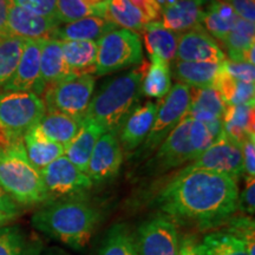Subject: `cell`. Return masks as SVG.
<instances>
[{
    "instance_id": "10",
    "label": "cell",
    "mask_w": 255,
    "mask_h": 255,
    "mask_svg": "<svg viewBox=\"0 0 255 255\" xmlns=\"http://www.w3.org/2000/svg\"><path fill=\"white\" fill-rule=\"evenodd\" d=\"M49 202L68 199H81L94 187L85 173L79 170L65 155L41 169Z\"/></svg>"
},
{
    "instance_id": "21",
    "label": "cell",
    "mask_w": 255,
    "mask_h": 255,
    "mask_svg": "<svg viewBox=\"0 0 255 255\" xmlns=\"http://www.w3.org/2000/svg\"><path fill=\"white\" fill-rule=\"evenodd\" d=\"M226 104L214 87L191 88L187 116L200 122L223 120Z\"/></svg>"
},
{
    "instance_id": "27",
    "label": "cell",
    "mask_w": 255,
    "mask_h": 255,
    "mask_svg": "<svg viewBox=\"0 0 255 255\" xmlns=\"http://www.w3.org/2000/svg\"><path fill=\"white\" fill-rule=\"evenodd\" d=\"M254 102L240 105H226L223 129L233 141L242 144L245 139L255 135Z\"/></svg>"
},
{
    "instance_id": "25",
    "label": "cell",
    "mask_w": 255,
    "mask_h": 255,
    "mask_svg": "<svg viewBox=\"0 0 255 255\" xmlns=\"http://www.w3.org/2000/svg\"><path fill=\"white\" fill-rule=\"evenodd\" d=\"M103 129L91 121H83L81 129L72 141L65 146V155L69 161L79 170L87 174L89 161L100 137L103 135Z\"/></svg>"
},
{
    "instance_id": "8",
    "label": "cell",
    "mask_w": 255,
    "mask_h": 255,
    "mask_svg": "<svg viewBox=\"0 0 255 255\" xmlns=\"http://www.w3.org/2000/svg\"><path fill=\"white\" fill-rule=\"evenodd\" d=\"M46 113L45 104L33 92L9 91L0 94V126L15 138L23 139Z\"/></svg>"
},
{
    "instance_id": "29",
    "label": "cell",
    "mask_w": 255,
    "mask_h": 255,
    "mask_svg": "<svg viewBox=\"0 0 255 255\" xmlns=\"http://www.w3.org/2000/svg\"><path fill=\"white\" fill-rule=\"evenodd\" d=\"M221 64L176 60L173 65L174 77L181 84L193 88L214 87Z\"/></svg>"
},
{
    "instance_id": "42",
    "label": "cell",
    "mask_w": 255,
    "mask_h": 255,
    "mask_svg": "<svg viewBox=\"0 0 255 255\" xmlns=\"http://www.w3.org/2000/svg\"><path fill=\"white\" fill-rule=\"evenodd\" d=\"M238 212L253 216L255 212V177H246V186L239 194Z\"/></svg>"
},
{
    "instance_id": "19",
    "label": "cell",
    "mask_w": 255,
    "mask_h": 255,
    "mask_svg": "<svg viewBox=\"0 0 255 255\" xmlns=\"http://www.w3.org/2000/svg\"><path fill=\"white\" fill-rule=\"evenodd\" d=\"M205 0H171L162 6V25L175 33H182L201 25Z\"/></svg>"
},
{
    "instance_id": "34",
    "label": "cell",
    "mask_w": 255,
    "mask_h": 255,
    "mask_svg": "<svg viewBox=\"0 0 255 255\" xmlns=\"http://www.w3.org/2000/svg\"><path fill=\"white\" fill-rule=\"evenodd\" d=\"M214 88L219 91L226 105H240L254 102V84L244 83L232 77L225 69L220 68Z\"/></svg>"
},
{
    "instance_id": "12",
    "label": "cell",
    "mask_w": 255,
    "mask_h": 255,
    "mask_svg": "<svg viewBox=\"0 0 255 255\" xmlns=\"http://www.w3.org/2000/svg\"><path fill=\"white\" fill-rule=\"evenodd\" d=\"M182 171L209 170L228 175L239 182L244 176V159L241 144L233 141L223 132L209 148L193 162L188 163Z\"/></svg>"
},
{
    "instance_id": "13",
    "label": "cell",
    "mask_w": 255,
    "mask_h": 255,
    "mask_svg": "<svg viewBox=\"0 0 255 255\" xmlns=\"http://www.w3.org/2000/svg\"><path fill=\"white\" fill-rule=\"evenodd\" d=\"M123 163V150L116 133L104 132L96 143L89 161L87 175L92 184L113 180Z\"/></svg>"
},
{
    "instance_id": "26",
    "label": "cell",
    "mask_w": 255,
    "mask_h": 255,
    "mask_svg": "<svg viewBox=\"0 0 255 255\" xmlns=\"http://www.w3.org/2000/svg\"><path fill=\"white\" fill-rule=\"evenodd\" d=\"M144 43L150 58H157L170 64L176 57L178 33L168 30L161 21H151L145 25Z\"/></svg>"
},
{
    "instance_id": "30",
    "label": "cell",
    "mask_w": 255,
    "mask_h": 255,
    "mask_svg": "<svg viewBox=\"0 0 255 255\" xmlns=\"http://www.w3.org/2000/svg\"><path fill=\"white\" fill-rule=\"evenodd\" d=\"M62 50L68 66L76 75L95 72L97 43L89 40H60Z\"/></svg>"
},
{
    "instance_id": "41",
    "label": "cell",
    "mask_w": 255,
    "mask_h": 255,
    "mask_svg": "<svg viewBox=\"0 0 255 255\" xmlns=\"http://www.w3.org/2000/svg\"><path fill=\"white\" fill-rule=\"evenodd\" d=\"M221 65L222 68L232 76V77L237 78L238 81L254 84V81H255L254 65H251V64L244 63V62H233V60H227V59H226L225 62H222Z\"/></svg>"
},
{
    "instance_id": "11",
    "label": "cell",
    "mask_w": 255,
    "mask_h": 255,
    "mask_svg": "<svg viewBox=\"0 0 255 255\" xmlns=\"http://www.w3.org/2000/svg\"><path fill=\"white\" fill-rule=\"evenodd\" d=\"M135 240L138 255H177L180 247L178 226L159 213L139 225Z\"/></svg>"
},
{
    "instance_id": "5",
    "label": "cell",
    "mask_w": 255,
    "mask_h": 255,
    "mask_svg": "<svg viewBox=\"0 0 255 255\" xmlns=\"http://www.w3.org/2000/svg\"><path fill=\"white\" fill-rule=\"evenodd\" d=\"M214 142L215 138L205 123L186 115L157 148L155 157L148 165L149 171L167 173L190 163Z\"/></svg>"
},
{
    "instance_id": "44",
    "label": "cell",
    "mask_w": 255,
    "mask_h": 255,
    "mask_svg": "<svg viewBox=\"0 0 255 255\" xmlns=\"http://www.w3.org/2000/svg\"><path fill=\"white\" fill-rule=\"evenodd\" d=\"M130 1L141 12L146 23L156 21L161 15L162 8L157 0H130Z\"/></svg>"
},
{
    "instance_id": "35",
    "label": "cell",
    "mask_w": 255,
    "mask_h": 255,
    "mask_svg": "<svg viewBox=\"0 0 255 255\" xmlns=\"http://www.w3.org/2000/svg\"><path fill=\"white\" fill-rule=\"evenodd\" d=\"M97 255H138L135 234L124 223H117L107 232Z\"/></svg>"
},
{
    "instance_id": "7",
    "label": "cell",
    "mask_w": 255,
    "mask_h": 255,
    "mask_svg": "<svg viewBox=\"0 0 255 255\" xmlns=\"http://www.w3.org/2000/svg\"><path fill=\"white\" fill-rule=\"evenodd\" d=\"M95 77L90 73L64 79L44 91L46 111L65 114L83 122L95 90Z\"/></svg>"
},
{
    "instance_id": "2",
    "label": "cell",
    "mask_w": 255,
    "mask_h": 255,
    "mask_svg": "<svg viewBox=\"0 0 255 255\" xmlns=\"http://www.w3.org/2000/svg\"><path fill=\"white\" fill-rule=\"evenodd\" d=\"M102 213L84 197L47 202L32 215L36 231L75 251L88 246L97 231Z\"/></svg>"
},
{
    "instance_id": "51",
    "label": "cell",
    "mask_w": 255,
    "mask_h": 255,
    "mask_svg": "<svg viewBox=\"0 0 255 255\" xmlns=\"http://www.w3.org/2000/svg\"><path fill=\"white\" fill-rule=\"evenodd\" d=\"M44 255H68L66 253H64L62 251H58V250H50L47 253H45Z\"/></svg>"
},
{
    "instance_id": "18",
    "label": "cell",
    "mask_w": 255,
    "mask_h": 255,
    "mask_svg": "<svg viewBox=\"0 0 255 255\" xmlns=\"http://www.w3.org/2000/svg\"><path fill=\"white\" fill-rule=\"evenodd\" d=\"M76 76L77 75L69 68L64 58L62 41L58 39H43L40 52V95H43L50 85Z\"/></svg>"
},
{
    "instance_id": "17",
    "label": "cell",
    "mask_w": 255,
    "mask_h": 255,
    "mask_svg": "<svg viewBox=\"0 0 255 255\" xmlns=\"http://www.w3.org/2000/svg\"><path fill=\"white\" fill-rule=\"evenodd\" d=\"M159 103L146 102L130 113L120 130V144L123 152L131 154L145 141L154 123Z\"/></svg>"
},
{
    "instance_id": "49",
    "label": "cell",
    "mask_w": 255,
    "mask_h": 255,
    "mask_svg": "<svg viewBox=\"0 0 255 255\" xmlns=\"http://www.w3.org/2000/svg\"><path fill=\"white\" fill-rule=\"evenodd\" d=\"M107 1L108 0H83V2L92 9L94 15L102 18H104L105 4H107Z\"/></svg>"
},
{
    "instance_id": "50",
    "label": "cell",
    "mask_w": 255,
    "mask_h": 255,
    "mask_svg": "<svg viewBox=\"0 0 255 255\" xmlns=\"http://www.w3.org/2000/svg\"><path fill=\"white\" fill-rule=\"evenodd\" d=\"M15 219H17V218H13V216L0 214V228L4 227V226L11 225V222H13Z\"/></svg>"
},
{
    "instance_id": "39",
    "label": "cell",
    "mask_w": 255,
    "mask_h": 255,
    "mask_svg": "<svg viewBox=\"0 0 255 255\" xmlns=\"http://www.w3.org/2000/svg\"><path fill=\"white\" fill-rule=\"evenodd\" d=\"M57 12L60 24L94 15L92 9L85 5L83 0H57Z\"/></svg>"
},
{
    "instance_id": "14",
    "label": "cell",
    "mask_w": 255,
    "mask_h": 255,
    "mask_svg": "<svg viewBox=\"0 0 255 255\" xmlns=\"http://www.w3.org/2000/svg\"><path fill=\"white\" fill-rule=\"evenodd\" d=\"M175 58L182 62L221 64L226 56L214 38L197 25L178 36Z\"/></svg>"
},
{
    "instance_id": "22",
    "label": "cell",
    "mask_w": 255,
    "mask_h": 255,
    "mask_svg": "<svg viewBox=\"0 0 255 255\" xmlns=\"http://www.w3.org/2000/svg\"><path fill=\"white\" fill-rule=\"evenodd\" d=\"M117 30L116 25L111 24L107 19L96 15L78 19L57 27L53 39L58 40H89L97 41L104 34Z\"/></svg>"
},
{
    "instance_id": "24",
    "label": "cell",
    "mask_w": 255,
    "mask_h": 255,
    "mask_svg": "<svg viewBox=\"0 0 255 255\" xmlns=\"http://www.w3.org/2000/svg\"><path fill=\"white\" fill-rule=\"evenodd\" d=\"M229 60L244 62L254 65L255 25L251 21L238 18L234 26L223 40Z\"/></svg>"
},
{
    "instance_id": "9",
    "label": "cell",
    "mask_w": 255,
    "mask_h": 255,
    "mask_svg": "<svg viewBox=\"0 0 255 255\" xmlns=\"http://www.w3.org/2000/svg\"><path fill=\"white\" fill-rule=\"evenodd\" d=\"M190 101V88L176 83L171 87L167 96L159 102L157 113L152 127L143 142L141 152L149 155L157 149L167 136L176 128L187 115Z\"/></svg>"
},
{
    "instance_id": "37",
    "label": "cell",
    "mask_w": 255,
    "mask_h": 255,
    "mask_svg": "<svg viewBox=\"0 0 255 255\" xmlns=\"http://www.w3.org/2000/svg\"><path fill=\"white\" fill-rule=\"evenodd\" d=\"M25 39L12 36L0 37V89L12 77L24 49Z\"/></svg>"
},
{
    "instance_id": "43",
    "label": "cell",
    "mask_w": 255,
    "mask_h": 255,
    "mask_svg": "<svg viewBox=\"0 0 255 255\" xmlns=\"http://www.w3.org/2000/svg\"><path fill=\"white\" fill-rule=\"evenodd\" d=\"M244 159V176L255 177V135L250 136L241 144Z\"/></svg>"
},
{
    "instance_id": "45",
    "label": "cell",
    "mask_w": 255,
    "mask_h": 255,
    "mask_svg": "<svg viewBox=\"0 0 255 255\" xmlns=\"http://www.w3.org/2000/svg\"><path fill=\"white\" fill-rule=\"evenodd\" d=\"M233 8L239 18L254 23L255 20V2L254 0H223Z\"/></svg>"
},
{
    "instance_id": "48",
    "label": "cell",
    "mask_w": 255,
    "mask_h": 255,
    "mask_svg": "<svg viewBox=\"0 0 255 255\" xmlns=\"http://www.w3.org/2000/svg\"><path fill=\"white\" fill-rule=\"evenodd\" d=\"M11 5L12 0H0V37L7 36L6 23H7V14Z\"/></svg>"
},
{
    "instance_id": "33",
    "label": "cell",
    "mask_w": 255,
    "mask_h": 255,
    "mask_svg": "<svg viewBox=\"0 0 255 255\" xmlns=\"http://www.w3.org/2000/svg\"><path fill=\"white\" fill-rule=\"evenodd\" d=\"M104 19L126 30L139 33L148 24L141 12L130 0H108L105 4Z\"/></svg>"
},
{
    "instance_id": "28",
    "label": "cell",
    "mask_w": 255,
    "mask_h": 255,
    "mask_svg": "<svg viewBox=\"0 0 255 255\" xmlns=\"http://www.w3.org/2000/svg\"><path fill=\"white\" fill-rule=\"evenodd\" d=\"M200 255H248L241 238L226 226L208 232L199 241Z\"/></svg>"
},
{
    "instance_id": "31",
    "label": "cell",
    "mask_w": 255,
    "mask_h": 255,
    "mask_svg": "<svg viewBox=\"0 0 255 255\" xmlns=\"http://www.w3.org/2000/svg\"><path fill=\"white\" fill-rule=\"evenodd\" d=\"M238 18L227 2L221 0H213L212 4L203 9L201 25L205 26V30L210 36L223 43Z\"/></svg>"
},
{
    "instance_id": "38",
    "label": "cell",
    "mask_w": 255,
    "mask_h": 255,
    "mask_svg": "<svg viewBox=\"0 0 255 255\" xmlns=\"http://www.w3.org/2000/svg\"><path fill=\"white\" fill-rule=\"evenodd\" d=\"M225 226L242 239L248 255H255V225L253 216L235 214Z\"/></svg>"
},
{
    "instance_id": "47",
    "label": "cell",
    "mask_w": 255,
    "mask_h": 255,
    "mask_svg": "<svg viewBox=\"0 0 255 255\" xmlns=\"http://www.w3.org/2000/svg\"><path fill=\"white\" fill-rule=\"evenodd\" d=\"M177 255H200L199 240L194 235H184L180 238Z\"/></svg>"
},
{
    "instance_id": "15",
    "label": "cell",
    "mask_w": 255,
    "mask_h": 255,
    "mask_svg": "<svg viewBox=\"0 0 255 255\" xmlns=\"http://www.w3.org/2000/svg\"><path fill=\"white\" fill-rule=\"evenodd\" d=\"M43 39H25L24 49L12 77L1 89L5 92H33L40 96V52Z\"/></svg>"
},
{
    "instance_id": "3",
    "label": "cell",
    "mask_w": 255,
    "mask_h": 255,
    "mask_svg": "<svg viewBox=\"0 0 255 255\" xmlns=\"http://www.w3.org/2000/svg\"><path fill=\"white\" fill-rule=\"evenodd\" d=\"M148 64L105 81L91 98L83 121H91L104 132L119 133L130 113L135 109L142 91Z\"/></svg>"
},
{
    "instance_id": "4",
    "label": "cell",
    "mask_w": 255,
    "mask_h": 255,
    "mask_svg": "<svg viewBox=\"0 0 255 255\" xmlns=\"http://www.w3.org/2000/svg\"><path fill=\"white\" fill-rule=\"evenodd\" d=\"M0 187L21 208L49 202L40 170L27 158L23 141L0 148Z\"/></svg>"
},
{
    "instance_id": "46",
    "label": "cell",
    "mask_w": 255,
    "mask_h": 255,
    "mask_svg": "<svg viewBox=\"0 0 255 255\" xmlns=\"http://www.w3.org/2000/svg\"><path fill=\"white\" fill-rule=\"evenodd\" d=\"M21 212H23V208L0 187V214L18 218Z\"/></svg>"
},
{
    "instance_id": "20",
    "label": "cell",
    "mask_w": 255,
    "mask_h": 255,
    "mask_svg": "<svg viewBox=\"0 0 255 255\" xmlns=\"http://www.w3.org/2000/svg\"><path fill=\"white\" fill-rule=\"evenodd\" d=\"M23 142L27 158L38 170H41L65 154V146L51 141L43 132L39 123L25 133Z\"/></svg>"
},
{
    "instance_id": "6",
    "label": "cell",
    "mask_w": 255,
    "mask_h": 255,
    "mask_svg": "<svg viewBox=\"0 0 255 255\" xmlns=\"http://www.w3.org/2000/svg\"><path fill=\"white\" fill-rule=\"evenodd\" d=\"M97 43L96 70L98 76L122 71L138 65L143 60L139 36L135 32L117 28L104 34Z\"/></svg>"
},
{
    "instance_id": "16",
    "label": "cell",
    "mask_w": 255,
    "mask_h": 255,
    "mask_svg": "<svg viewBox=\"0 0 255 255\" xmlns=\"http://www.w3.org/2000/svg\"><path fill=\"white\" fill-rule=\"evenodd\" d=\"M59 25L60 21L57 19L34 14L12 1L7 14L6 33L23 39H53Z\"/></svg>"
},
{
    "instance_id": "32",
    "label": "cell",
    "mask_w": 255,
    "mask_h": 255,
    "mask_svg": "<svg viewBox=\"0 0 255 255\" xmlns=\"http://www.w3.org/2000/svg\"><path fill=\"white\" fill-rule=\"evenodd\" d=\"M39 126L51 141L66 146L77 135L82 122L65 114L46 111L40 120Z\"/></svg>"
},
{
    "instance_id": "36",
    "label": "cell",
    "mask_w": 255,
    "mask_h": 255,
    "mask_svg": "<svg viewBox=\"0 0 255 255\" xmlns=\"http://www.w3.org/2000/svg\"><path fill=\"white\" fill-rule=\"evenodd\" d=\"M150 59L142 81V91L148 97L163 98L171 89L170 66L157 57Z\"/></svg>"
},
{
    "instance_id": "1",
    "label": "cell",
    "mask_w": 255,
    "mask_h": 255,
    "mask_svg": "<svg viewBox=\"0 0 255 255\" xmlns=\"http://www.w3.org/2000/svg\"><path fill=\"white\" fill-rule=\"evenodd\" d=\"M238 181L209 170H180L156 196V207L176 225L219 229L238 213Z\"/></svg>"
},
{
    "instance_id": "23",
    "label": "cell",
    "mask_w": 255,
    "mask_h": 255,
    "mask_svg": "<svg viewBox=\"0 0 255 255\" xmlns=\"http://www.w3.org/2000/svg\"><path fill=\"white\" fill-rule=\"evenodd\" d=\"M44 244L33 233L18 225L0 228V255H41Z\"/></svg>"
},
{
    "instance_id": "40",
    "label": "cell",
    "mask_w": 255,
    "mask_h": 255,
    "mask_svg": "<svg viewBox=\"0 0 255 255\" xmlns=\"http://www.w3.org/2000/svg\"><path fill=\"white\" fill-rule=\"evenodd\" d=\"M19 7L43 17L58 19L57 0H12Z\"/></svg>"
}]
</instances>
